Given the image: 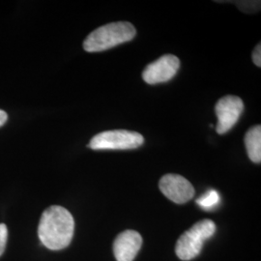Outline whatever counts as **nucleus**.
<instances>
[{
	"instance_id": "obj_1",
	"label": "nucleus",
	"mask_w": 261,
	"mask_h": 261,
	"mask_svg": "<svg viewBox=\"0 0 261 261\" xmlns=\"http://www.w3.org/2000/svg\"><path fill=\"white\" fill-rule=\"evenodd\" d=\"M75 221L72 214L62 206L53 205L41 216L38 236L45 247L53 251L67 248L73 239Z\"/></svg>"
},
{
	"instance_id": "obj_2",
	"label": "nucleus",
	"mask_w": 261,
	"mask_h": 261,
	"mask_svg": "<svg viewBox=\"0 0 261 261\" xmlns=\"http://www.w3.org/2000/svg\"><path fill=\"white\" fill-rule=\"evenodd\" d=\"M137 30L128 21H116L95 29L84 40L87 53H100L127 43L136 37Z\"/></svg>"
},
{
	"instance_id": "obj_3",
	"label": "nucleus",
	"mask_w": 261,
	"mask_h": 261,
	"mask_svg": "<svg viewBox=\"0 0 261 261\" xmlns=\"http://www.w3.org/2000/svg\"><path fill=\"white\" fill-rule=\"evenodd\" d=\"M216 231V224L212 220H201L182 234L176 243L175 252L181 260H192L203 248L207 239Z\"/></svg>"
},
{
	"instance_id": "obj_4",
	"label": "nucleus",
	"mask_w": 261,
	"mask_h": 261,
	"mask_svg": "<svg viewBox=\"0 0 261 261\" xmlns=\"http://www.w3.org/2000/svg\"><path fill=\"white\" fill-rule=\"evenodd\" d=\"M144 142L142 135L127 130L102 132L90 140L88 147L93 150L136 149Z\"/></svg>"
},
{
	"instance_id": "obj_5",
	"label": "nucleus",
	"mask_w": 261,
	"mask_h": 261,
	"mask_svg": "<svg viewBox=\"0 0 261 261\" xmlns=\"http://www.w3.org/2000/svg\"><path fill=\"white\" fill-rule=\"evenodd\" d=\"M244 111L242 99L238 96L227 95L221 98L215 107L218 118L216 130L219 135H224L231 130L240 119Z\"/></svg>"
},
{
	"instance_id": "obj_6",
	"label": "nucleus",
	"mask_w": 261,
	"mask_h": 261,
	"mask_svg": "<svg viewBox=\"0 0 261 261\" xmlns=\"http://www.w3.org/2000/svg\"><path fill=\"white\" fill-rule=\"evenodd\" d=\"M180 60L177 56L166 55L150 63L142 72V79L146 84H164L177 74Z\"/></svg>"
},
{
	"instance_id": "obj_7",
	"label": "nucleus",
	"mask_w": 261,
	"mask_h": 261,
	"mask_svg": "<svg viewBox=\"0 0 261 261\" xmlns=\"http://www.w3.org/2000/svg\"><path fill=\"white\" fill-rule=\"evenodd\" d=\"M159 188L169 200L177 204H184L195 196L194 186L179 174L168 173L164 175L159 182Z\"/></svg>"
},
{
	"instance_id": "obj_8",
	"label": "nucleus",
	"mask_w": 261,
	"mask_h": 261,
	"mask_svg": "<svg viewBox=\"0 0 261 261\" xmlns=\"http://www.w3.org/2000/svg\"><path fill=\"white\" fill-rule=\"evenodd\" d=\"M142 246V237L138 231L125 230L115 238L113 253L117 261H133Z\"/></svg>"
},
{
	"instance_id": "obj_9",
	"label": "nucleus",
	"mask_w": 261,
	"mask_h": 261,
	"mask_svg": "<svg viewBox=\"0 0 261 261\" xmlns=\"http://www.w3.org/2000/svg\"><path fill=\"white\" fill-rule=\"evenodd\" d=\"M245 146L250 160L254 164L261 162V127L260 125L250 128L245 135Z\"/></svg>"
},
{
	"instance_id": "obj_10",
	"label": "nucleus",
	"mask_w": 261,
	"mask_h": 261,
	"mask_svg": "<svg viewBox=\"0 0 261 261\" xmlns=\"http://www.w3.org/2000/svg\"><path fill=\"white\" fill-rule=\"evenodd\" d=\"M220 200H221V197L219 193L216 190H209L204 195H202L196 199V203L202 209L211 210L220 203Z\"/></svg>"
},
{
	"instance_id": "obj_11",
	"label": "nucleus",
	"mask_w": 261,
	"mask_h": 261,
	"mask_svg": "<svg viewBox=\"0 0 261 261\" xmlns=\"http://www.w3.org/2000/svg\"><path fill=\"white\" fill-rule=\"evenodd\" d=\"M8 240V228L5 224H0V256L6 249Z\"/></svg>"
},
{
	"instance_id": "obj_12",
	"label": "nucleus",
	"mask_w": 261,
	"mask_h": 261,
	"mask_svg": "<svg viewBox=\"0 0 261 261\" xmlns=\"http://www.w3.org/2000/svg\"><path fill=\"white\" fill-rule=\"evenodd\" d=\"M252 60L253 63L257 67H261V45L258 44L256 47H254V50L252 53Z\"/></svg>"
},
{
	"instance_id": "obj_13",
	"label": "nucleus",
	"mask_w": 261,
	"mask_h": 261,
	"mask_svg": "<svg viewBox=\"0 0 261 261\" xmlns=\"http://www.w3.org/2000/svg\"><path fill=\"white\" fill-rule=\"evenodd\" d=\"M8 120V115L4 111L0 110V127H2Z\"/></svg>"
}]
</instances>
